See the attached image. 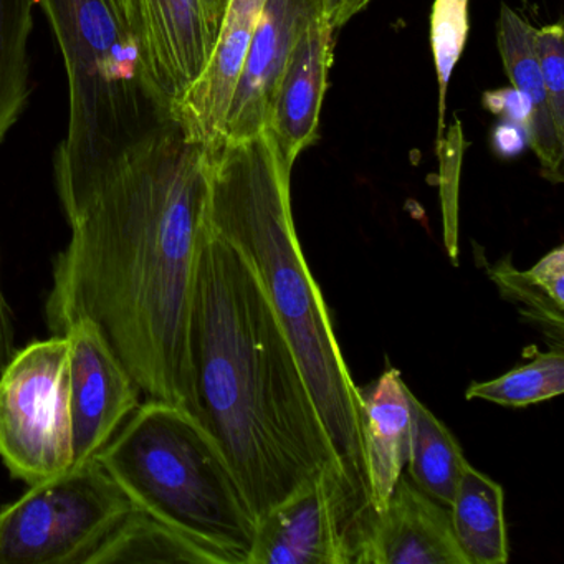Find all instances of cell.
Masks as SVG:
<instances>
[{"instance_id":"obj_17","label":"cell","mask_w":564,"mask_h":564,"mask_svg":"<svg viewBox=\"0 0 564 564\" xmlns=\"http://www.w3.org/2000/svg\"><path fill=\"white\" fill-rule=\"evenodd\" d=\"M118 563L230 564V561L220 551L131 507L84 561V564Z\"/></svg>"},{"instance_id":"obj_13","label":"cell","mask_w":564,"mask_h":564,"mask_svg":"<svg viewBox=\"0 0 564 564\" xmlns=\"http://www.w3.org/2000/svg\"><path fill=\"white\" fill-rule=\"evenodd\" d=\"M332 24L319 6L296 39L270 107L269 128L290 164L315 143L333 64Z\"/></svg>"},{"instance_id":"obj_1","label":"cell","mask_w":564,"mask_h":564,"mask_svg":"<svg viewBox=\"0 0 564 564\" xmlns=\"http://www.w3.org/2000/svg\"><path fill=\"white\" fill-rule=\"evenodd\" d=\"M206 213L207 148L166 121L105 167L68 220L45 305L52 335L88 319L143 394L194 417L187 333Z\"/></svg>"},{"instance_id":"obj_27","label":"cell","mask_w":564,"mask_h":564,"mask_svg":"<svg viewBox=\"0 0 564 564\" xmlns=\"http://www.w3.org/2000/svg\"><path fill=\"white\" fill-rule=\"evenodd\" d=\"M527 276L531 282L536 283L556 305L564 308V247L556 249L541 257L530 270Z\"/></svg>"},{"instance_id":"obj_30","label":"cell","mask_w":564,"mask_h":564,"mask_svg":"<svg viewBox=\"0 0 564 564\" xmlns=\"http://www.w3.org/2000/svg\"><path fill=\"white\" fill-rule=\"evenodd\" d=\"M108 2L121 25L140 41L143 48V18H141L140 0H108Z\"/></svg>"},{"instance_id":"obj_22","label":"cell","mask_w":564,"mask_h":564,"mask_svg":"<svg viewBox=\"0 0 564 564\" xmlns=\"http://www.w3.org/2000/svg\"><path fill=\"white\" fill-rule=\"evenodd\" d=\"M487 273L497 285L501 299L517 306L524 323L536 328L550 348H564V308L556 305L527 273L518 270L510 257L487 263Z\"/></svg>"},{"instance_id":"obj_4","label":"cell","mask_w":564,"mask_h":564,"mask_svg":"<svg viewBox=\"0 0 564 564\" xmlns=\"http://www.w3.org/2000/svg\"><path fill=\"white\" fill-rule=\"evenodd\" d=\"M61 48L68 84V128L55 153V186L72 219L105 167L173 120V105L151 77L140 41L108 0H37Z\"/></svg>"},{"instance_id":"obj_11","label":"cell","mask_w":564,"mask_h":564,"mask_svg":"<svg viewBox=\"0 0 564 564\" xmlns=\"http://www.w3.org/2000/svg\"><path fill=\"white\" fill-rule=\"evenodd\" d=\"M227 6L229 0H140L144 58L171 105L206 67Z\"/></svg>"},{"instance_id":"obj_10","label":"cell","mask_w":564,"mask_h":564,"mask_svg":"<svg viewBox=\"0 0 564 564\" xmlns=\"http://www.w3.org/2000/svg\"><path fill=\"white\" fill-rule=\"evenodd\" d=\"M355 564H468L448 505L402 471L381 513L371 511Z\"/></svg>"},{"instance_id":"obj_3","label":"cell","mask_w":564,"mask_h":564,"mask_svg":"<svg viewBox=\"0 0 564 564\" xmlns=\"http://www.w3.org/2000/svg\"><path fill=\"white\" fill-rule=\"evenodd\" d=\"M292 167L269 128L207 148V226L252 267L299 358L336 455L369 495L361 394L296 236Z\"/></svg>"},{"instance_id":"obj_31","label":"cell","mask_w":564,"mask_h":564,"mask_svg":"<svg viewBox=\"0 0 564 564\" xmlns=\"http://www.w3.org/2000/svg\"><path fill=\"white\" fill-rule=\"evenodd\" d=\"M372 0H325L326 14L333 31L345 28L352 18L365 11Z\"/></svg>"},{"instance_id":"obj_25","label":"cell","mask_w":564,"mask_h":564,"mask_svg":"<svg viewBox=\"0 0 564 564\" xmlns=\"http://www.w3.org/2000/svg\"><path fill=\"white\" fill-rule=\"evenodd\" d=\"M564 29L563 22L544 25L534 32V48L547 105L557 133L564 137Z\"/></svg>"},{"instance_id":"obj_29","label":"cell","mask_w":564,"mask_h":564,"mask_svg":"<svg viewBox=\"0 0 564 564\" xmlns=\"http://www.w3.org/2000/svg\"><path fill=\"white\" fill-rule=\"evenodd\" d=\"M15 348L14 326H12L11 312L6 303L2 286H0V376L14 358Z\"/></svg>"},{"instance_id":"obj_16","label":"cell","mask_w":564,"mask_h":564,"mask_svg":"<svg viewBox=\"0 0 564 564\" xmlns=\"http://www.w3.org/2000/svg\"><path fill=\"white\" fill-rule=\"evenodd\" d=\"M536 29L510 6L501 4L497 47L511 87L528 98L533 108L530 148L540 161L541 176L551 184L563 183L564 137L554 127L534 48Z\"/></svg>"},{"instance_id":"obj_12","label":"cell","mask_w":564,"mask_h":564,"mask_svg":"<svg viewBox=\"0 0 564 564\" xmlns=\"http://www.w3.org/2000/svg\"><path fill=\"white\" fill-rule=\"evenodd\" d=\"M325 0H265L253 29L224 138L243 140L269 124L270 107L290 54L310 15Z\"/></svg>"},{"instance_id":"obj_24","label":"cell","mask_w":564,"mask_h":564,"mask_svg":"<svg viewBox=\"0 0 564 564\" xmlns=\"http://www.w3.org/2000/svg\"><path fill=\"white\" fill-rule=\"evenodd\" d=\"M464 134L460 121L448 128L447 137L438 140L441 158V206L444 226V246L452 265H458V183H460L462 156H464Z\"/></svg>"},{"instance_id":"obj_2","label":"cell","mask_w":564,"mask_h":564,"mask_svg":"<svg viewBox=\"0 0 564 564\" xmlns=\"http://www.w3.org/2000/svg\"><path fill=\"white\" fill-rule=\"evenodd\" d=\"M187 349L197 421L223 448L256 521L343 465L262 283L207 220Z\"/></svg>"},{"instance_id":"obj_5","label":"cell","mask_w":564,"mask_h":564,"mask_svg":"<svg viewBox=\"0 0 564 564\" xmlns=\"http://www.w3.org/2000/svg\"><path fill=\"white\" fill-rule=\"evenodd\" d=\"M97 460L133 507L247 564L256 518L223 448L187 409L148 398Z\"/></svg>"},{"instance_id":"obj_23","label":"cell","mask_w":564,"mask_h":564,"mask_svg":"<svg viewBox=\"0 0 564 564\" xmlns=\"http://www.w3.org/2000/svg\"><path fill=\"white\" fill-rule=\"evenodd\" d=\"M468 31V0H434L431 14V47L438 84L437 140L444 138L448 84L467 44Z\"/></svg>"},{"instance_id":"obj_19","label":"cell","mask_w":564,"mask_h":564,"mask_svg":"<svg viewBox=\"0 0 564 564\" xmlns=\"http://www.w3.org/2000/svg\"><path fill=\"white\" fill-rule=\"evenodd\" d=\"M408 401L411 438L405 471L419 487L451 507L468 460L447 425L438 421L409 388Z\"/></svg>"},{"instance_id":"obj_7","label":"cell","mask_w":564,"mask_h":564,"mask_svg":"<svg viewBox=\"0 0 564 564\" xmlns=\"http://www.w3.org/2000/svg\"><path fill=\"white\" fill-rule=\"evenodd\" d=\"M0 460L28 485L74 467L67 336L18 349L0 376Z\"/></svg>"},{"instance_id":"obj_20","label":"cell","mask_w":564,"mask_h":564,"mask_svg":"<svg viewBox=\"0 0 564 564\" xmlns=\"http://www.w3.org/2000/svg\"><path fill=\"white\" fill-rule=\"evenodd\" d=\"M37 0H0V143L28 107L29 39Z\"/></svg>"},{"instance_id":"obj_6","label":"cell","mask_w":564,"mask_h":564,"mask_svg":"<svg viewBox=\"0 0 564 564\" xmlns=\"http://www.w3.org/2000/svg\"><path fill=\"white\" fill-rule=\"evenodd\" d=\"M131 507L97 458L74 465L0 508V564H84Z\"/></svg>"},{"instance_id":"obj_21","label":"cell","mask_w":564,"mask_h":564,"mask_svg":"<svg viewBox=\"0 0 564 564\" xmlns=\"http://www.w3.org/2000/svg\"><path fill=\"white\" fill-rule=\"evenodd\" d=\"M563 391L564 348H550L500 378L474 382L465 391V399H481L503 408L523 409L550 401Z\"/></svg>"},{"instance_id":"obj_26","label":"cell","mask_w":564,"mask_h":564,"mask_svg":"<svg viewBox=\"0 0 564 564\" xmlns=\"http://www.w3.org/2000/svg\"><path fill=\"white\" fill-rule=\"evenodd\" d=\"M485 110L494 113L500 120L514 121L523 124L530 133L531 120H533V108L524 95H521L517 88L507 87L498 90L485 91L481 98Z\"/></svg>"},{"instance_id":"obj_15","label":"cell","mask_w":564,"mask_h":564,"mask_svg":"<svg viewBox=\"0 0 564 564\" xmlns=\"http://www.w3.org/2000/svg\"><path fill=\"white\" fill-rule=\"evenodd\" d=\"M408 388L399 369L388 365L361 394L362 451L372 510L381 513L405 470L411 438Z\"/></svg>"},{"instance_id":"obj_9","label":"cell","mask_w":564,"mask_h":564,"mask_svg":"<svg viewBox=\"0 0 564 564\" xmlns=\"http://www.w3.org/2000/svg\"><path fill=\"white\" fill-rule=\"evenodd\" d=\"M68 339L74 465L95 460L141 404L140 386L131 378L94 323L75 319Z\"/></svg>"},{"instance_id":"obj_14","label":"cell","mask_w":564,"mask_h":564,"mask_svg":"<svg viewBox=\"0 0 564 564\" xmlns=\"http://www.w3.org/2000/svg\"><path fill=\"white\" fill-rule=\"evenodd\" d=\"M263 4L265 0H229L206 67L173 105V120L191 141L209 148L223 140L227 115Z\"/></svg>"},{"instance_id":"obj_18","label":"cell","mask_w":564,"mask_h":564,"mask_svg":"<svg viewBox=\"0 0 564 564\" xmlns=\"http://www.w3.org/2000/svg\"><path fill=\"white\" fill-rule=\"evenodd\" d=\"M452 527L468 564H505L510 557L505 494L468 462L451 505Z\"/></svg>"},{"instance_id":"obj_28","label":"cell","mask_w":564,"mask_h":564,"mask_svg":"<svg viewBox=\"0 0 564 564\" xmlns=\"http://www.w3.org/2000/svg\"><path fill=\"white\" fill-rule=\"evenodd\" d=\"M490 141L491 150L498 158L511 160L530 148V133L523 124L498 118V123L491 130Z\"/></svg>"},{"instance_id":"obj_8","label":"cell","mask_w":564,"mask_h":564,"mask_svg":"<svg viewBox=\"0 0 564 564\" xmlns=\"http://www.w3.org/2000/svg\"><path fill=\"white\" fill-rule=\"evenodd\" d=\"M371 511L343 465L325 467L257 521L247 564H355Z\"/></svg>"}]
</instances>
